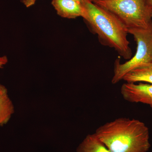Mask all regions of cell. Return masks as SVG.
<instances>
[{
  "instance_id": "obj_7",
  "label": "cell",
  "mask_w": 152,
  "mask_h": 152,
  "mask_svg": "<svg viewBox=\"0 0 152 152\" xmlns=\"http://www.w3.org/2000/svg\"><path fill=\"white\" fill-rule=\"evenodd\" d=\"M123 80L128 83L146 82L152 84V63L143 65L130 71Z\"/></svg>"
},
{
  "instance_id": "obj_1",
  "label": "cell",
  "mask_w": 152,
  "mask_h": 152,
  "mask_svg": "<svg viewBox=\"0 0 152 152\" xmlns=\"http://www.w3.org/2000/svg\"><path fill=\"white\" fill-rule=\"evenodd\" d=\"M95 134L111 152H147L151 147L148 128L135 119L118 118L99 127Z\"/></svg>"
},
{
  "instance_id": "obj_4",
  "label": "cell",
  "mask_w": 152,
  "mask_h": 152,
  "mask_svg": "<svg viewBox=\"0 0 152 152\" xmlns=\"http://www.w3.org/2000/svg\"><path fill=\"white\" fill-rule=\"evenodd\" d=\"M137 45L135 54L127 61L121 64L117 59L114 64V75L111 82L115 84L122 80L129 72L140 66L152 63V23L146 28L128 30Z\"/></svg>"
},
{
  "instance_id": "obj_9",
  "label": "cell",
  "mask_w": 152,
  "mask_h": 152,
  "mask_svg": "<svg viewBox=\"0 0 152 152\" xmlns=\"http://www.w3.org/2000/svg\"><path fill=\"white\" fill-rule=\"evenodd\" d=\"M77 152H111L95 134L88 135L77 149Z\"/></svg>"
},
{
  "instance_id": "obj_13",
  "label": "cell",
  "mask_w": 152,
  "mask_h": 152,
  "mask_svg": "<svg viewBox=\"0 0 152 152\" xmlns=\"http://www.w3.org/2000/svg\"><path fill=\"white\" fill-rule=\"evenodd\" d=\"M148 1L149 2L150 4L151 5L152 7V0H148Z\"/></svg>"
},
{
  "instance_id": "obj_8",
  "label": "cell",
  "mask_w": 152,
  "mask_h": 152,
  "mask_svg": "<svg viewBox=\"0 0 152 152\" xmlns=\"http://www.w3.org/2000/svg\"><path fill=\"white\" fill-rule=\"evenodd\" d=\"M14 112L13 104L9 98L7 90L0 84V126L8 122Z\"/></svg>"
},
{
  "instance_id": "obj_11",
  "label": "cell",
  "mask_w": 152,
  "mask_h": 152,
  "mask_svg": "<svg viewBox=\"0 0 152 152\" xmlns=\"http://www.w3.org/2000/svg\"><path fill=\"white\" fill-rule=\"evenodd\" d=\"M8 62V58L6 56L0 57V68H2Z\"/></svg>"
},
{
  "instance_id": "obj_2",
  "label": "cell",
  "mask_w": 152,
  "mask_h": 152,
  "mask_svg": "<svg viewBox=\"0 0 152 152\" xmlns=\"http://www.w3.org/2000/svg\"><path fill=\"white\" fill-rule=\"evenodd\" d=\"M86 10L85 22L91 31L97 35L101 44L113 48L125 59L132 58L127 39L128 30L108 11L95 4L91 0H83Z\"/></svg>"
},
{
  "instance_id": "obj_10",
  "label": "cell",
  "mask_w": 152,
  "mask_h": 152,
  "mask_svg": "<svg viewBox=\"0 0 152 152\" xmlns=\"http://www.w3.org/2000/svg\"><path fill=\"white\" fill-rule=\"evenodd\" d=\"M37 0H21V2L26 7H29L34 5Z\"/></svg>"
},
{
  "instance_id": "obj_12",
  "label": "cell",
  "mask_w": 152,
  "mask_h": 152,
  "mask_svg": "<svg viewBox=\"0 0 152 152\" xmlns=\"http://www.w3.org/2000/svg\"><path fill=\"white\" fill-rule=\"evenodd\" d=\"M74 1H76L78 2L81 3L82 4L83 2V0H74Z\"/></svg>"
},
{
  "instance_id": "obj_3",
  "label": "cell",
  "mask_w": 152,
  "mask_h": 152,
  "mask_svg": "<svg viewBox=\"0 0 152 152\" xmlns=\"http://www.w3.org/2000/svg\"><path fill=\"white\" fill-rule=\"evenodd\" d=\"M108 11L128 30L146 28L152 23V7L148 0H91Z\"/></svg>"
},
{
  "instance_id": "obj_5",
  "label": "cell",
  "mask_w": 152,
  "mask_h": 152,
  "mask_svg": "<svg viewBox=\"0 0 152 152\" xmlns=\"http://www.w3.org/2000/svg\"><path fill=\"white\" fill-rule=\"evenodd\" d=\"M121 93L128 102L146 104L152 108V84L126 83L121 87Z\"/></svg>"
},
{
  "instance_id": "obj_6",
  "label": "cell",
  "mask_w": 152,
  "mask_h": 152,
  "mask_svg": "<svg viewBox=\"0 0 152 152\" xmlns=\"http://www.w3.org/2000/svg\"><path fill=\"white\" fill-rule=\"evenodd\" d=\"M52 4L60 16L75 19L86 16V10L82 4L74 0H52Z\"/></svg>"
}]
</instances>
